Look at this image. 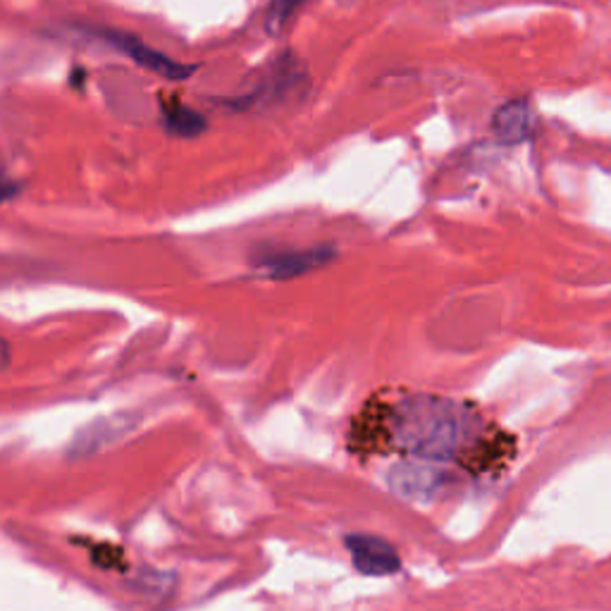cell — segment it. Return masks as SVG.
<instances>
[{
  "mask_svg": "<svg viewBox=\"0 0 611 611\" xmlns=\"http://www.w3.org/2000/svg\"><path fill=\"white\" fill-rule=\"evenodd\" d=\"M332 258H335V252H332L330 246H321V248H309V252H289V254L268 256L260 263V268L266 270L270 277L289 280V277L323 268L325 263H330Z\"/></svg>",
  "mask_w": 611,
  "mask_h": 611,
  "instance_id": "5",
  "label": "cell"
},
{
  "mask_svg": "<svg viewBox=\"0 0 611 611\" xmlns=\"http://www.w3.org/2000/svg\"><path fill=\"white\" fill-rule=\"evenodd\" d=\"M346 549L358 574L364 576H392L401 568L397 549L378 535H349L344 540Z\"/></svg>",
  "mask_w": 611,
  "mask_h": 611,
  "instance_id": "3",
  "label": "cell"
},
{
  "mask_svg": "<svg viewBox=\"0 0 611 611\" xmlns=\"http://www.w3.org/2000/svg\"><path fill=\"white\" fill-rule=\"evenodd\" d=\"M103 38H108L110 44L127 53L136 65H142V67L151 69V73H156V75H160V77H165V79H177V81H179V79H189V75L193 73V67H187V65L175 63L173 58H168V55H163V53H158V51L148 48V46L144 44V41H138V38L132 36V34L103 32Z\"/></svg>",
  "mask_w": 611,
  "mask_h": 611,
  "instance_id": "4",
  "label": "cell"
},
{
  "mask_svg": "<svg viewBox=\"0 0 611 611\" xmlns=\"http://www.w3.org/2000/svg\"><path fill=\"white\" fill-rule=\"evenodd\" d=\"M10 366V344L0 337V373Z\"/></svg>",
  "mask_w": 611,
  "mask_h": 611,
  "instance_id": "10",
  "label": "cell"
},
{
  "mask_svg": "<svg viewBox=\"0 0 611 611\" xmlns=\"http://www.w3.org/2000/svg\"><path fill=\"white\" fill-rule=\"evenodd\" d=\"M390 488L399 495L409 499V502H430L435 499L444 485L442 470L430 466L423 458L415 462H401L390 470Z\"/></svg>",
  "mask_w": 611,
  "mask_h": 611,
  "instance_id": "2",
  "label": "cell"
},
{
  "mask_svg": "<svg viewBox=\"0 0 611 611\" xmlns=\"http://www.w3.org/2000/svg\"><path fill=\"white\" fill-rule=\"evenodd\" d=\"M165 124L177 136H197L205 130V120L187 105H168L165 108Z\"/></svg>",
  "mask_w": 611,
  "mask_h": 611,
  "instance_id": "7",
  "label": "cell"
},
{
  "mask_svg": "<svg viewBox=\"0 0 611 611\" xmlns=\"http://www.w3.org/2000/svg\"><path fill=\"white\" fill-rule=\"evenodd\" d=\"M478 433V415L452 399L407 397L392 415V440L401 452L423 462H449Z\"/></svg>",
  "mask_w": 611,
  "mask_h": 611,
  "instance_id": "1",
  "label": "cell"
},
{
  "mask_svg": "<svg viewBox=\"0 0 611 611\" xmlns=\"http://www.w3.org/2000/svg\"><path fill=\"white\" fill-rule=\"evenodd\" d=\"M492 132L497 142L502 144H521L533 134V108L525 99L509 101L495 113Z\"/></svg>",
  "mask_w": 611,
  "mask_h": 611,
  "instance_id": "6",
  "label": "cell"
},
{
  "mask_svg": "<svg viewBox=\"0 0 611 611\" xmlns=\"http://www.w3.org/2000/svg\"><path fill=\"white\" fill-rule=\"evenodd\" d=\"M15 193H18V185H12V182H8V179L0 177V203L12 199Z\"/></svg>",
  "mask_w": 611,
  "mask_h": 611,
  "instance_id": "9",
  "label": "cell"
},
{
  "mask_svg": "<svg viewBox=\"0 0 611 611\" xmlns=\"http://www.w3.org/2000/svg\"><path fill=\"white\" fill-rule=\"evenodd\" d=\"M306 3H309V0H275L268 12V30L280 32L282 26L295 18V12L301 10Z\"/></svg>",
  "mask_w": 611,
  "mask_h": 611,
  "instance_id": "8",
  "label": "cell"
}]
</instances>
